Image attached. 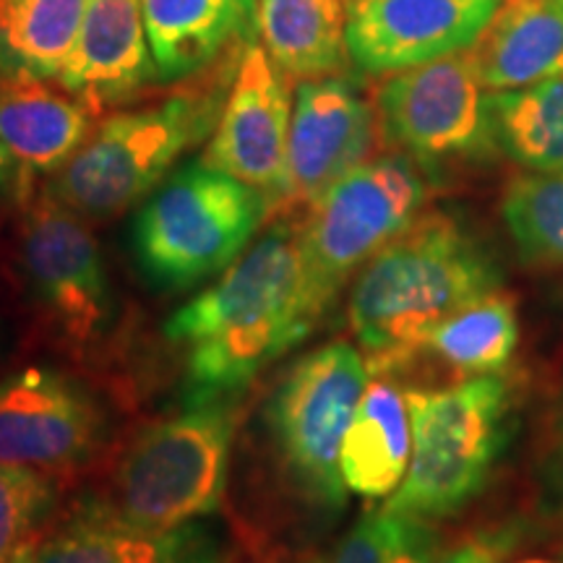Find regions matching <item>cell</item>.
I'll return each mask as SVG.
<instances>
[{
  "label": "cell",
  "mask_w": 563,
  "mask_h": 563,
  "mask_svg": "<svg viewBox=\"0 0 563 563\" xmlns=\"http://www.w3.org/2000/svg\"><path fill=\"white\" fill-rule=\"evenodd\" d=\"M300 214H285L214 285L178 308L165 336L186 352L194 399L220 402L313 332Z\"/></svg>",
  "instance_id": "1"
},
{
  "label": "cell",
  "mask_w": 563,
  "mask_h": 563,
  "mask_svg": "<svg viewBox=\"0 0 563 563\" xmlns=\"http://www.w3.org/2000/svg\"><path fill=\"white\" fill-rule=\"evenodd\" d=\"M490 251L452 214H420L357 274L350 327L371 376L412 363L422 340L449 316L501 290Z\"/></svg>",
  "instance_id": "2"
},
{
  "label": "cell",
  "mask_w": 563,
  "mask_h": 563,
  "mask_svg": "<svg viewBox=\"0 0 563 563\" xmlns=\"http://www.w3.org/2000/svg\"><path fill=\"white\" fill-rule=\"evenodd\" d=\"M241 55L222 60L203 89H183L152 108L112 112L42 191L87 222L129 211L220 121Z\"/></svg>",
  "instance_id": "3"
},
{
  "label": "cell",
  "mask_w": 563,
  "mask_h": 563,
  "mask_svg": "<svg viewBox=\"0 0 563 563\" xmlns=\"http://www.w3.org/2000/svg\"><path fill=\"white\" fill-rule=\"evenodd\" d=\"M412 456L386 509L441 522L488 485L517 426V386L501 373L462 378L443 389H407Z\"/></svg>",
  "instance_id": "4"
},
{
  "label": "cell",
  "mask_w": 563,
  "mask_h": 563,
  "mask_svg": "<svg viewBox=\"0 0 563 563\" xmlns=\"http://www.w3.org/2000/svg\"><path fill=\"white\" fill-rule=\"evenodd\" d=\"M235 415L199 402L152 422L112 470L108 488L84 509L141 532H167L220 509L228 490Z\"/></svg>",
  "instance_id": "5"
},
{
  "label": "cell",
  "mask_w": 563,
  "mask_h": 563,
  "mask_svg": "<svg viewBox=\"0 0 563 563\" xmlns=\"http://www.w3.org/2000/svg\"><path fill=\"white\" fill-rule=\"evenodd\" d=\"M269 211V196L191 162L141 207L133 251L154 285L188 290L238 262Z\"/></svg>",
  "instance_id": "6"
},
{
  "label": "cell",
  "mask_w": 563,
  "mask_h": 563,
  "mask_svg": "<svg viewBox=\"0 0 563 563\" xmlns=\"http://www.w3.org/2000/svg\"><path fill=\"white\" fill-rule=\"evenodd\" d=\"M418 165L402 152L363 162L300 214L306 300L316 323L344 282L420 217L428 183Z\"/></svg>",
  "instance_id": "7"
},
{
  "label": "cell",
  "mask_w": 563,
  "mask_h": 563,
  "mask_svg": "<svg viewBox=\"0 0 563 563\" xmlns=\"http://www.w3.org/2000/svg\"><path fill=\"white\" fill-rule=\"evenodd\" d=\"M368 376V363L352 344L329 342L292 363L266 405V428L285 475L327 509L347 501L340 454Z\"/></svg>",
  "instance_id": "8"
},
{
  "label": "cell",
  "mask_w": 563,
  "mask_h": 563,
  "mask_svg": "<svg viewBox=\"0 0 563 563\" xmlns=\"http://www.w3.org/2000/svg\"><path fill=\"white\" fill-rule=\"evenodd\" d=\"M373 102L382 139L420 165L493 146L483 84L467 53L389 74Z\"/></svg>",
  "instance_id": "9"
},
{
  "label": "cell",
  "mask_w": 563,
  "mask_h": 563,
  "mask_svg": "<svg viewBox=\"0 0 563 563\" xmlns=\"http://www.w3.org/2000/svg\"><path fill=\"white\" fill-rule=\"evenodd\" d=\"M21 258L34 295L70 347H95L110 332L115 300L89 222L42 191L26 203Z\"/></svg>",
  "instance_id": "10"
},
{
  "label": "cell",
  "mask_w": 563,
  "mask_h": 563,
  "mask_svg": "<svg viewBox=\"0 0 563 563\" xmlns=\"http://www.w3.org/2000/svg\"><path fill=\"white\" fill-rule=\"evenodd\" d=\"M382 129L376 102L344 74L298 81L287 141L285 207L308 209L371 159Z\"/></svg>",
  "instance_id": "11"
},
{
  "label": "cell",
  "mask_w": 563,
  "mask_h": 563,
  "mask_svg": "<svg viewBox=\"0 0 563 563\" xmlns=\"http://www.w3.org/2000/svg\"><path fill=\"white\" fill-rule=\"evenodd\" d=\"M102 433L100 402L63 373L26 368L0 382V464L66 473L97 452Z\"/></svg>",
  "instance_id": "12"
},
{
  "label": "cell",
  "mask_w": 563,
  "mask_h": 563,
  "mask_svg": "<svg viewBox=\"0 0 563 563\" xmlns=\"http://www.w3.org/2000/svg\"><path fill=\"white\" fill-rule=\"evenodd\" d=\"M290 79L282 76L262 45H249L232 76L203 162L285 207L287 141H290Z\"/></svg>",
  "instance_id": "13"
},
{
  "label": "cell",
  "mask_w": 563,
  "mask_h": 563,
  "mask_svg": "<svg viewBox=\"0 0 563 563\" xmlns=\"http://www.w3.org/2000/svg\"><path fill=\"white\" fill-rule=\"evenodd\" d=\"M504 0H350V63L389 76L473 47Z\"/></svg>",
  "instance_id": "14"
},
{
  "label": "cell",
  "mask_w": 563,
  "mask_h": 563,
  "mask_svg": "<svg viewBox=\"0 0 563 563\" xmlns=\"http://www.w3.org/2000/svg\"><path fill=\"white\" fill-rule=\"evenodd\" d=\"M58 84L100 112L157 84L141 0H89L79 40Z\"/></svg>",
  "instance_id": "15"
},
{
  "label": "cell",
  "mask_w": 563,
  "mask_h": 563,
  "mask_svg": "<svg viewBox=\"0 0 563 563\" xmlns=\"http://www.w3.org/2000/svg\"><path fill=\"white\" fill-rule=\"evenodd\" d=\"M97 112L45 79L0 74V141L26 188L55 175L95 131Z\"/></svg>",
  "instance_id": "16"
},
{
  "label": "cell",
  "mask_w": 563,
  "mask_h": 563,
  "mask_svg": "<svg viewBox=\"0 0 563 563\" xmlns=\"http://www.w3.org/2000/svg\"><path fill=\"white\" fill-rule=\"evenodd\" d=\"M157 81H178L243 53L258 32V0H141Z\"/></svg>",
  "instance_id": "17"
},
{
  "label": "cell",
  "mask_w": 563,
  "mask_h": 563,
  "mask_svg": "<svg viewBox=\"0 0 563 563\" xmlns=\"http://www.w3.org/2000/svg\"><path fill=\"white\" fill-rule=\"evenodd\" d=\"M30 563H224L222 538L199 522L141 532L81 509L60 530L26 545Z\"/></svg>",
  "instance_id": "18"
},
{
  "label": "cell",
  "mask_w": 563,
  "mask_h": 563,
  "mask_svg": "<svg viewBox=\"0 0 563 563\" xmlns=\"http://www.w3.org/2000/svg\"><path fill=\"white\" fill-rule=\"evenodd\" d=\"M464 53L490 91L563 76V0H504Z\"/></svg>",
  "instance_id": "19"
},
{
  "label": "cell",
  "mask_w": 563,
  "mask_h": 563,
  "mask_svg": "<svg viewBox=\"0 0 563 563\" xmlns=\"http://www.w3.org/2000/svg\"><path fill=\"white\" fill-rule=\"evenodd\" d=\"M412 456V418L407 389L391 373H376L344 435L340 473L344 488L384 498L402 485Z\"/></svg>",
  "instance_id": "20"
},
{
  "label": "cell",
  "mask_w": 563,
  "mask_h": 563,
  "mask_svg": "<svg viewBox=\"0 0 563 563\" xmlns=\"http://www.w3.org/2000/svg\"><path fill=\"white\" fill-rule=\"evenodd\" d=\"M350 0H258V37L290 81L344 74Z\"/></svg>",
  "instance_id": "21"
},
{
  "label": "cell",
  "mask_w": 563,
  "mask_h": 563,
  "mask_svg": "<svg viewBox=\"0 0 563 563\" xmlns=\"http://www.w3.org/2000/svg\"><path fill=\"white\" fill-rule=\"evenodd\" d=\"M89 0H0V74L58 81Z\"/></svg>",
  "instance_id": "22"
},
{
  "label": "cell",
  "mask_w": 563,
  "mask_h": 563,
  "mask_svg": "<svg viewBox=\"0 0 563 563\" xmlns=\"http://www.w3.org/2000/svg\"><path fill=\"white\" fill-rule=\"evenodd\" d=\"M519 344L517 302L504 290L488 292L441 321L422 340L418 355L433 357L456 376L501 373ZM415 355V357H418Z\"/></svg>",
  "instance_id": "23"
},
{
  "label": "cell",
  "mask_w": 563,
  "mask_h": 563,
  "mask_svg": "<svg viewBox=\"0 0 563 563\" xmlns=\"http://www.w3.org/2000/svg\"><path fill=\"white\" fill-rule=\"evenodd\" d=\"M493 146L538 173H563V76L485 97Z\"/></svg>",
  "instance_id": "24"
},
{
  "label": "cell",
  "mask_w": 563,
  "mask_h": 563,
  "mask_svg": "<svg viewBox=\"0 0 563 563\" xmlns=\"http://www.w3.org/2000/svg\"><path fill=\"white\" fill-rule=\"evenodd\" d=\"M501 217L519 258L534 269L563 266V173L517 175L504 191Z\"/></svg>",
  "instance_id": "25"
},
{
  "label": "cell",
  "mask_w": 563,
  "mask_h": 563,
  "mask_svg": "<svg viewBox=\"0 0 563 563\" xmlns=\"http://www.w3.org/2000/svg\"><path fill=\"white\" fill-rule=\"evenodd\" d=\"M439 553L435 522L384 506L365 511L327 563H433Z\"/></svg>",
  "instance_id": "26"
},
{
  "label": "cell",
  "mask_w": 563,
  "mask_h": 563,
  "mask_svg": "<svg viewBox=\"0 0 563 563\" xmlns=\"http://www.w3.org/2000/svg\"><path fill=\"white\" fill-rule=\"evenodd\" d=\"M55 504L51 475L0 464V563H9L34 540Z\"/></svg>",
  "instance_id": "27"
},
{
  "label": "cell",
  "mask_w": 563,
  "mask_h": 563,
  "mask_svg": "<svg viewBox=\"0 0 563 563\" xmlns=\"http://www.w3.org/2000/svg\"><path fill=\"white\" fill-rule=\"evenodd\" d=\"M525 534V519H501L467 532L452 548L441 551L433 563H504L522 545Z\"/></svg>",
  "instance_id": "28"
},
{
  "label": "cell",
  "mask_w": 563,
  "mask_h": 563,
  "mask_svg": "<svg viewBox=\"0 0 563 563\" xmlns=\"http://www.w3.org/2000/svg\"><path fill=\"white\" fill-rule=\"evenodd\" d=\"M538 475L545 504L563 514V394L548 418L543 449H540Z\"/></svg>",
  "instance_id": "29"
},
{
  "label": "cell",
  "mask_w": 563,
  "mask_h": 563,
  "mask_svg": "<svg viewBox=\"0 0 563 563\" xmlns=\"http://www.w3.org/2000/svg\"><path fill=\"white\" fill-rule=\"evenodd\" d=\"M32 191L13 165V159L5 152L3 141H0V203H30Z\"/></svg>",
  "instance_id": "30"
},
{
  "label": "cell",
  "mask_w": 563,
  "mask_h": 563,
  "mask_svg": "<svg viewBox=\"0 0 563 563\" xmlns=\"http://www.w3.org/2000/svg\"><path fill=\"white\" fill-rule=\"evenodd\" d=\"M256 563H321L319 559H306V555H300V559H290V555H269V559H262Z\"/></svg>",
  "instance_id": "31"
},
{
  "label": "cell",
  "mask_w": 563,
  "mask_h": 563,
  "mask_svg": "<svg viewBox=\"0 0 563 563\" xmlns=\"http://www.w3.org/2000/svg\"><path fill=\"white\" fill-rule=\"evenodd\" d=\"M9 563H30V559H26V548H21V551L13 555Z\"/></svg>",
  "instance_id": "32"
},
{
  "label": "cell",
  "mask_w": 563,
  "mask_h": 563,
  "mask_svg": "<svg viewBox=\"0 0 563 563\" xmlns=\"http://www.w3.org/2000/svg\"><path fill=\"white\" fill-rule=\"evenodd\" d=\"M519 563H559V561H548V559H527V561H519Z\"/></svg>",
  "instance_id": "33"
}]
</instances>
